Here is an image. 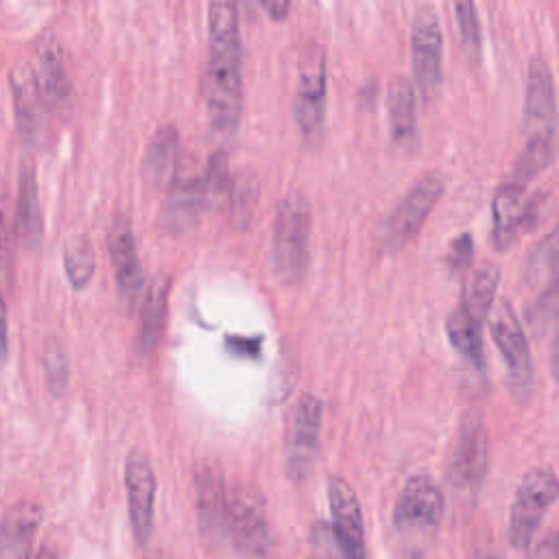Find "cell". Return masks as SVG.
Listing matches in <instances>:
<instances>
[{"mask_svg": "<svg viewBox=\"0 0 559 559\" xmlns=\"http://www.w3.org/2000/svg\"><path fill=\"white\" fill-rule=\"evenodd\" d=\"M454 2V13H456V24L461 33V44L467 52V57L478 59L480 48H483V37H480V22L476 13L474 0H452Z\"/></svg>", "mask_w": 559, "mask_h": 559, "instance_id": "d6a6232c", "label": "cell"}, {"mask_svg": "<svg viewBox=\"0 0 559 559\" xmlns=\"http://www.w3.org/2000/svg\"><path fill=\"white\" fill-rule=\"evenodd\" d=\"M124 485L129 500V518L133 526V535L138 544H146L153 531V513H155V472L148 456L140 450L127 456L124 465Z\"/></svg>", "mask_w": 559, "mask_h": 559, "instance_id": "5bb4252c", "label": "cell"}, {"mask_svg": "<svg viewBox=\"0 0 559 559\" xmlns=\"http://www.w3.org/2000/svg\"><path fill=\"white\" fill-rule=\"evenodd\" d=\"M15 229L22 242L28 249H35L41 240L44 223L39 210V192L33 164H22L20 170V186H17V210H15Z\"/></svg>", "mask_w": 559, "mask_h": 559, "instance_id": "cb8c5ba5", "label": "cell"}, {"mask_svg": "<svg viewBox=\"0 0 559 559\" xmlns=\"http://www.w3.org/2000/svg\"><path fill=\"white\" fill-rule=\"evenodd\" d=\"M321 415V400L312 393H306L295 406L288 443V472L293 478H304L312 467V459L319 443Z\"/></svg>", "mask_w": 559, "mask_h": 559, "instance_id": "ac0fdd59", "label": "cell"}, {"mask_svg": "<svg viewBox=\"0 0 559 559\" xmlns=\"http://www.w3.org/2000/svg\"><path fill=\"white\" fill-rule=\"evenodd\" d=\"M489 559H496V557H489Z\"/></svg>", "mask_w": 559, "mask_h": 559, "instance_id": "ee69618b", "label": "cell"}, {"mask_svg": "<svg viewBox=\"0 0 559 559\" xmlns=\"http://www.w3.org/2000/svg\"><path fill=\"white\" fill-rule=\"evenodd\" d=\"M201 186H203V197H205V207H214L223 199H229V170H227V157L223 151L212 153L207 159L203 173H201Z\"/></svg>", "mask_w": 559, "mask_h": 559, "instance_id": "1f68e13d", "label": "cell"}, {"mask_svg": "<svg viewBox=\"0 0 559 559\" xmlns=\"http://www.w3.org/2000/svg\"><path fill=\"white\" fill-rule=\"evenodd\" d=\"M227 345L231 347L234 354H240V356H247V358H253L258 356V349H260V338H242V336H229L227 338Z\"/></svg>", "mask_w": 559, "mask_h": 559, "instance_id": "d590c367", "label": "cell"}, {"mask_svg": "<svg viewBox=\"0 0 559 559\" xmlns=\"http://www.w3.org/2000/svg\"><path fill=\"white\" fill-rule=\"evenodd\" d=\"M293 114L304 142L317 144L325 118V52L319 46H310L301 52Z\"/></svg>", "mask_w": 559, "mask_h": 559, "instance_id": "8992f818", "label": "cell"}, {"mask_svg": "<svg viewBox=\"0 0 559 559\" xmlns=\"http://www.w3.org/2000/svg\"><path fill=\"white\" fill-rule=\"evenodd\" d=\"M210 52L203 72V100L214 131L223 138L236 133L242 111V48L234 0H212L207 13Z\"/></svg>", "mask_w": 559, "mask_h": 559, "instance_id": "6da1fadb", "label": "cell"}, {"mask_svg": "<svg viewBox=\"0 0 559 559\" xmlns=\"http://www.w3.org/2000/svg\"><path fill=\"white\" fill-rule=\"evenodd\" d=\"M328 502L332 513V528L343 559H367L365 524L356 491L345 478H330Z\"/></svg>", "mask_w": 559, "mask_h": 559, "instance_id": "7c38bea8", "label": "cell"}, {"mask_svg": "<svg viewBox=\"0 0 559 559\" xmlns=\"http://www.w3.org/2000/svg\"><path fill=\"white\" fill-rule=\"evenodd\" d=\"M445 334L452 347L476 369H485L483 347V323L474 321L461 306L454 308L445 319Z\"/></svg>", "mask_w": 559, "mask_h": 559, "instance_id": "484cf974", "label": "cell"}, {"mask_svg": "<svg viewBox=\"0 0 559 559\" xmlns=\"http://www.w3.org/2000/svg\"><path fill=\"white\" fill-rule=\"evenodd\" d=\"M251 2H253V0H234V4H240V7H245V9H249Z\"/></svg>", "mask_w": 559, "mask_h": 559, "instance_id": "b9f144b4", "label": "cell"}, {"mask_svg": "<svg viewBox=\"0 0 559 559\" xmlns=\"http://www.w3.org/2000/svg\"><path fill=\"white\" fill-rule=\"evenodd\" d=\"M194 502L199 531L205 544H218L227 531V500L223 472L214 463H201L194 474Z\"/></svg>", "mask_w": 559, "mask_h": 559, "instance_id": "2e32d148", "label": "cell"}, {"mask_svg": "<svg viewBox=\"0 0 559 559\" xmlns=\"http://www.w3.org/2000/svg\"><path fill=\"white\" fill-rule=\"evenodd\" d=\"M443 35L439 15L432 7H421L413 17L411 61L415 85L424 100H432L441 87Z\"/></svg>", "mask_w": 559, "mask_h": 559, "instance_id": "52a82bcc", "label": "cell"}, {"mask_svg": "<svg viewBox=\"0 0 559 559\" xmlns=\"http://www.w3.org/2000/svg\"><path fill=\"white\" fill-rule=\"evenodd\" d=\"M203 207H205V197H203L201 175L192 177V175L175 173L170 177V186L162 203L164 227L173 234H181L197 223L199 212Z\"/></svg>", "mask_w": 559, "mask_h": 559, "instance_id": "44dd1931", "label": "cell"}, {"mask_svg": "<svg viewBox=\"0 0 559 559\" xmlns=\"http://www.w3.org/2000/svg\"><path fill=\"white\" fill-rule=\"evenodd\" d=\"M258 197H260V186L255 175L249 170H240L231 179V188H229V210L236 227H247L251 223L258 205Z\"/></svg>", "mask_w": 559, "mask_h": 559, "instance_id": "f1b7e54d", "label": "cell"}, {"mask_svg": "<svg viewBox=\"0 0 559 559\" xmlns=\"http://www.w3.org/2000/svg\"><path fill=\"white\" fill-rule=\"evenodd\" d=\"M13 94V111L20 138L26 146H39L46 135V100L41 96L37 74L28 66H15L9 76Z\"/></svg>", "mask_w": 559, "mask_h": 559, "instance_id": "9a60e30c", "label": "cell"}, {"mask_svg": "<svg viewBox=\"0 0 559 559\" xmlns=\"http://www.w3.org/2000/svg\"><path fill=\"white\" fill-rule=\"evenodd\" d=\"M386 109L391 138L397 148L406 153H417L419 131H417V98L415 87L406 76H395L386 90Z\"/></svg>", "mask_w": 559, "mask_h": 559, "instance_id": "7402d4cb", "label": "cell"}, {"mask_svg": "<svg viewBox=\"0 0 559 559\" xmlns=\"http://www.w3.org/2000/svg\"><path fill=\"white\" fill-rule=\"evenodd\" d=\"M107 247H109V258H111L118 290L127 304H133L138 293L142 290V269H140L133 229L127 216L114 218L107 236Z\"/></svg>", "mask_w": 559, "mask_h": 559, "instance_id": "d6986e66", "label": "cell"}, {"mask_svg": "<svg viewBox=\"0 0 559 559\" xmlns=\"http://www.w3.org/2000/svg\"><path fill=\"white\" fill-rule=\"evenodd\" d=\"M557 96L550 68L544 59H533L524 94V142L557 144Z\"/></svg>", "mask_w": 559, "mask_h": 559, "instance_id": "ba28073f", "label": "cell"}, {"mask_svg": "<svg viewBox=\"0 0 559 559\" xmlns=\"http://www.w3.org/2000/svg\"><path fill=\"white\" fill-rule=\"evenodd\" d=\"M526 188L504 179L493 194L491 205V240L496 249H507L518 238L520 229L533 214V203H526Z\"/></svg>", "mask_w": 559, "mask_h": 559, "instance_id": "ffe728a7", "label": "cell"}, {"mask_svg": "<svg viewBox=\"0 0 559 559\" xmlns=\"http://www.w3.org/2000/svg\"><path fill=\"white\" fill-rule=\"evenodd\" d=\"M443 197V181L439 175L430 173L421 177L395 205V210L386 216L380 229V242L384 251H397L408 245L419 229L424 227L426 218Z\"/></svg>", "mask_w": 559, "mask_h": 559, "instance_id": "5b68a950", "label": "cell"}, {"mask_svg": "<svg viewBox=\"0 0 559 559\" xmlns=\"http://www.w3.org/2000/svg\"><path fill=\"white\" fill-rule=\"evenodd\" d=\"M443 515V493L426 474L411 476L393 507V526L400 533H430Z\"/></svg>", "mask_w": 559, "mask_h": 559, "instance_id": "30bf717a", "label": "cell"}, {"mask_svg": "<svg viewBox=\"0 0 559 559\" xmlns=\"http://www.w3.org/2000/svg\"><path fill=\"white\" fill-rule=\"evenodd\" d=\"M37 83L46 100L48 111L61 116L70 109L72 103V83L66 72L61 46L52 33H41L37 39Z\"/></svg>", "mask_w": 559, "mask_h": 559, "instance_id": "e0dca14e", "label": "cell"}, {"mask_svg": "<svg viewBox=\"0 0 559 559\" xmlns=\"http://www.w3.org/2000/svg\"><path fill=\"white\" fill-rule=\"evenodd\" d=\"M557 496L559 478L548 467H535L522 476L509 515V544L515 550H528L544 513Z\"/></svg>", "mask_w": 559, "mask_h": 559, "instance_id": "3957f363", "label": "cell"}, {"mask_svg": "<svg viewBox=\"0 0 559 559\" xmlns=\"http://www.w3.org/2000/svg\"><path fill=\"white\" fill-rule=\"evenodd\" d=\"M13 266V221L9 214V201L0 188V269L9 275Z\"/></svg>", "mask_w": 559, "mask_h": 559, "instance_id": "836d02e7", "label": "cell"}, {"mask_svg": "<svg viewBox=\"0 0 559 559\" xmlns=\"http://www.w3.org/2000/svg\"><path fill=\"white\" fill-rule=\"evenodd\" d=\"M528 275L539 284V295L528 308V325L539 332L559 312V225L535 247Z\"/></svg>", "mask_w": 559, "mask_h": 559, "instance_id": "8fae6325", "label": "cell"}, {"mask_svg": "<svg viewBox=\"0 0 559 559\" xmlns=\"http://www.w3.org/2000/svg\"><path fill=\"white\" fill-rule=\"evenodd\" d=\"M39 522L41 509L37 502L22 500L13 504L0 522V559H28Z\"/></svg>", "mask_w": 559, "mask_h": 559, "instance_id": "603a6c76", "label": "cell"}, {"mask_svg": "<svg viewBox=\"0 0 559 559\" xmlns=\"http://www.w3.org/2000/svg\"><path fill=\"white\" fill-rule=\"evenodd\" d=\"M227 531L238 550L247 557H266L273 548V533L266 518L264 496L253 485H240L227 500Z\"/></svg>", "mask_w": 559, "mask_h": 559, "instance_id": "277c9868", "label": "cell"}, {"mask_svg": "<svg viewBox=\"0 0 559 559\" xmlns=\"http://www.w3.org/2000/svg\"><path fill=\"white\" fill-rule=\"evenodd\" d=\"M312 214L308 199L299 192H288L275 214L273 227V273L282 284H297L304 277L308 264V240H310Z\"/></svg>", "mask_w": 559, "mask_h": 559, "instance_id": "7a4b0ae2", "label": "cell"}, {"mask_svg": "<svg viewBox=\"0 0 559 559\" xmlns=\"http://www.w3.org/2000/svg\"><path fill=\"white\" fill-rule=\"evenodd\" d=\"M500 282V271L493 264H483L480 269H476L469 280L463 286L461 293V308L478 323H485V319L489 317L491 308H493V299H496V288Z\"/></svg>", "mask_w": 559, "mask_h": 559, "instance_id": "4316f807", "label": "cell"}, {"mask_svg": "<svg viewBox=\"0 0 559 559\" xmlns=\"http://www.w3.org/2000/svg\"><path fill=\"white\" fill-rule=\"evenodd\" d=\"M550 367H552L555 378L559 380V323H557L555 338H552V345H550Z\"/></svg>", "mask_w": 559, "mask_h": 559, "instance_id": "ab89813d", "label": "cell"}, {"mask_svg": "<svg viewBox=\"0 0 559 559\" xmlns=\"http://www.w3.org/2000/svg\"><path fill=\"white\" fill-rule=\"evenodd\" d=\"M491 336L509 369L511 389L518 395L531 393L533 386V360L524 336V328L509 301H502L491 317Z\"/></svg>", "mask_w": 559, "mask_h": 559, "instance_id": "9c48e42d", "label": "cell"}, {"mask_svg": "<svg viewBox=\"0 0 559 559\" xmlns=\"http://www.w3.org/2000/svg\"><path fill=\"white\" fill-rule=\"evenodd\" d=\"M489 461V437L485 424L469 415L459 428L454 443L448 478L459 489H476L487 472Z\"/></svg>", "mask_w": 559, "mask_h": 559, "instance_id": "4fadbf2b", "label": "cell"}, {"mask_svg": "<svg viewBox=\"0 0 559 559\" xmlns=\"http://www.w3.org/2000/svg\"><path fill=\"white\" fill-rule=\"evenodd\" d=\"M166 301H168V288H166V282L159 277L148 286V293L144 297V306L140 312L138 343L142 354H151L159 343L164 321H166Z\"/></svg>", "mask_w": 559, "mask_h": 559, "instance_id": "83f0119b", "label": "cell"}, {"mask_svg": "<svg viewBox=\"0 0 559 559\" xmlns=\"http://www.w3.org/2000/svg\"><path fill=\"white\" fill-rule=\"evenodd\" d=\"M7 358V312H4V301L0 293V369Z\"/></svg>", "mask_w": 559, "mask_h": 559, "instance_id": "f35d334b", "label": "cell"}, {"mask_svg": "<svg viewBox=\"0 0 559 559\" xmlns=\"http://www.w3.org/2000/svg\"><path fill=\"white\" fill-rule=\"evenodd\" d=\"M179 153V133L175 124H162L146 144L142 173L144 179L153 186H162L168 177H173Z\"/></svg>", "mask_w": 559, "mask_h": 559, "instance_id": "d4e9b609", "label": "cell"}, {"mask_svg": "<svg viewBox=\"0 0 559 559\" xmlns=\"http://www.w3.org/2000/svg\"><path fill=\"white\" fill-rule=\"evenodd\" d=\"M33 559H59V557H57V552L52 548H41Z\"/></svg>", "mask_w": 559, "mask_h": 559, "instance_id": "60d3db41", "label": "cell"}, {"mask_svg": "<svg viewBox=\"0 0 559 559\" xmlns=\"http://www.w3.org/2000/svg\"><path fill=\"white\" fill-rule=\"evenodd\" d=\"M41 367L46 376V386L50 389L52 395H63L68 389L70 380V365H68V354L57 338H48L41 349Z\"/></svg>", "mask_w": 559, "mask_h": 559, "instance_id": "4dcf8cb0", "label": "cell"}, {"mask_svg": "<svg viewBox=\"0 0 559 559\" xmlns=\"http://www.w3.org/2000/svg\"><path fill=\"white\" fill-rule=\"evenodd\" d=\"M537 559H559V528L552 531L537 548Z\"/></svg>", "mask_w": 559, "mask_h": 559, "instance_id": "8d00e7d4", "label": "cell"}, {"mask_svg": "<svg viewBox=\"0 0 559 559\" xmlns=\"http://www.w3.org/2000/svg\"><path fill=\"white\" fill-rule=\"evenodd\" d=\"M258 2L273 20H284L290 11V0H258Z\"/></svg>", "mask_w": 559, "mask_h": 559, "instance_id": "74e56055", "label": "cell"}, {"mask_svg": "<svg viewBox=\"0 0 559 559\" xmlns=\"http://www.w3.org/2000/svg\"><path fill=\"white\" fill-rule=\"evenodd\" d=\"M63 266H66V275L74 288L87 286L90 280L94 277V271H96L94 251L83 236L68 240V245L63 249Z\"/></svg>", "mask_w": 559, "mask_h": 559, "instance_id": "f546056e", "label": "cell"}, {"mask_svg": "<svg viewBox=\"0 0 559 559\" xmlns=\"http://www.w3.org/2000/svg\"><path fill=\"white\" fill-rule=\"evenodd\" d=\"M472 258H474V240H472V234H459L450 247H448V253H445V264L452 273H463L469 269L472 264Z\"/></svg>", "mask_w": 559, "mask_h": 559, "instance_id": "e575fe53", "label": "cell"}, {"mask_svg": "<svg viewBox=\"0 0 559 559\" xmlns=\"http://www.w3.org/2000/svg\"><path fill=\"white\" fill-rule=\"evenodd\" d=\"M153 559H162V557H153Z\"/></svg>", "mask_w": 559, "mask_h": 559, "instance_id": "7bdbcfd3", "label": "cell"}]
</instances>
